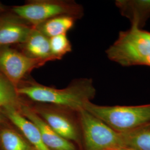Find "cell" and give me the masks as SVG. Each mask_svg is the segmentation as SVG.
I'll list each match as a JSON object with an SVG mask.
<instances>
[{
  "label": "cell",
  "instance_id": "6da1fadb",
  "mask_svg": "<svg viewBox=\"0 0 150 150\" xmlns=\"http://www.w3.org/2000/svg\"><path fill=\"white\" fill-rule=\"evenodd\" d=\"M16 92L18 95L27 97L32 101L51 103L78 112L96 95L93 81L87 78L77 79L63 89L29 82L17 87Z\"/></svg>",
  "mask_w": 150,
  "mask_h": 150
},
{
  "label": "cell",
  "instance_id": "7a4b0ae2",
  "mask_svg": "<svg viewBox=\"0 0 150 150\" xmlns=\"http://www.w3.org/2000/svg\"><path fill=\"white\" fill-rule=\"evenodd\" d=\"M106 54L110 60L123 67H150V32L134 27L120 31Z\"/></svg>",
  "mask_w": 150,
  "mask_h": 150
},
{
  "label": "cell",
  "instance_id": "3957f363",
  "mask_svg": "<svg viewBox=\"0 0 150 150\" xmlns=\"http://www.w3.org/2000/svg\"><path fill=\"white\" fill-rule=\"evenodd\" d=\"M84 109L118 132H125L150 122V104L139 106H100L90 101Z\"/></svg>",
  "mask_w": 150,
  "mask_h": 150
},
{
  "label": "cell",
  "instance_id": "277c9868",
  "mask_svg": "<svg viewBox=\"0 0 150 150\" xmlns=\"http://www.w3.org/2000/svg\"><path fill=\"white\" fill-rule=\"evenodd\" d=\"M12 11L20 18L31 23L32 27L57 16L69 15L80 18L83 13L82 7L75 2L56 0L33 1L14 6Z\"/></svg>",
  "mask_w": 150,
  "mask_h": 150
},
{
  "label": "cell",
  "instance_id": "5b68a950",
  "mask_svg": "<svg viewBox=\"0 0 150 150\" xmlns=\"http://www.w3.org/2000/svg\"><path fill=\"white\" fill-rule=\"evenodd\" d=\"M79 113L86 150H118L123 147L120 132L85 109Z\"/></svg>",
  "mask_w": 150,
  "mask_h": 150
},
{
  "label": "cell",
  "instance_id": "8992f818",
  "mask_svg": "<svg viewBox=\"0 0 150 150\" xmlns=\"http://www.w3.org/2000/svg\"><path fill=\"white\" fill-rule=\"evenodd\" d=\"M47 62V60L30 57L11 48L0 51V71L16 88L28 73Z\"/></svg>",
  "mask_w": 150,
  "mask_h": 150
},
{
  "label": "cell",
  "instance_id": "52a82bcc",
  "mask_svg": "<svg viewBox=\"0 0 150 150\" xmlns=\"http://www.w3.org/2000/svg\"><path fill=\"white\" fill-rule=\"evenodd\" d=\"M20 112L38 127L44 144L50 150H76L74 145L61 137L51 129L36 112L26 105H22Z\"/></svg>",
  "mask_w": 150,
  "mask_h": 150
},
{
  "label": "cell",
  "instance_id": "ba28073f",
  "mask_svg": "<svg viewBox=\"0 0 150 150\" xmlns=\"http://www.w3.org/2000/svg\"><path fill=\"white\" fill-rule=\"evenodd\" d=\"M4 113L12 123L25 136L34 150H50L43 143L42 137L37 126L25 117L16 106H8L4 108Z\"/></svg>",
  "mask_w": 150,
  "mask_h": 150
},
{
  "label": "cell",
  "instance_id": "9c48e42d",
  "mask_svg": "<svg viewBox=\"0 0 150 150\" xmlns=\"http://www.w3.org/2000/svg\"><path fill=\"white\" fill-rule=\"evenodd\" d=\"M57 134L68 141L78 139V134L75 123L64 113L48 108L34 110Z\"/></svg>",
  "mask_w": 150,
  "mask_h": 150
},
{
  "label": "cell",
  "instance_id": "30bf717a",
  "mask_svg": "<svg viewBox=\"0 0 150 150\" xmlns=\"http://www.w3.org/2000/svg\"><path fill=\"white\" fill-rule=\"evenodd\" d=\"M115 4L131 27L142 29L150 18V0H116Z\"/></svg>",
  "mask_w": 150,
  "mask_h": 150
},
{
  "label": "cell",
  "instance_id": "8fae6325",
  "mask_svg": "<svg viewBox=\"0 0 150 150\" xmlns=\"http://www.w3.org/2000/svg\"><path fill=\"white\" fill-rule=\"evenodd\" d=\"M33 27L10 18H0V47L26 42Z\"/></svg>",
  "mask_w": 150,
  "mask_h": 150
},
{
  "label": "cell",
  "instance_id": "7c38bea8",
  "mask_svg": "<svg viewBox=\"0 0 150 150\" xmlns=\"http://www.w3.org/2000/svg\"><path fill=\"white\" fill-rule=\"evenodd\" d=\"M23 46V54L30 57L48 61L56 60L51 52L49 38L35 27H33Z\"/></svg>",
  "mask_w": 150,
  "mask_h": 150
},
{
  "label": "cell",
  "instance_id": "4fadbf2b",
  "mask_svg": "<svg viewBox=\"0 0 150 150\" xmlns=\"http://www.w3.org/2000/svg\"><path fill=\"white\" fill-rule=\"evenodd\" d=\"M120 134L123 147L134 150H150V122Z\"/></svg>",
  "mask_w": 150,
  "mask_h": 150
},
{
  "label": "cell",
  "instance_id": "5bb4252c",
  "mask_svg": "<svg viewBox=\"0 0 150 150\" xmlns=\"http://www.w3.org/2000/svg\"><path fill=\"white\" fill-rule=\"evenodd\" d=\"M76 17L69 15L59 16L51 18L35 27L47 38H50L62 34L74 26Z\"/></svg>",
  "mask_w": 150,
  "mask_h": 150
},
{
  "label": "cell",
  "instance_id": "9a60e30c",
  "mask_svg": "<svg viewBox=\"0 0 150 150\" xmlns=\"http://www.w3.org/2000/svg\"><path fill=\"white\" fill-rule=\"evenodd\" d=\"M0 145L3 150H32L27 141L11 129H3L0 131Z\"/></svg>",
  "mask_w": 150,
  "mask_h": 150
},
{
  "label": "cell",
  "instance_id": "2e32d148",
  "mask_svg": "<svg viewBox=\"0 0 150 150\" xmlns=\"http://www.w3.org/2000/svg\"><path fill=\"white\" fill-rule=\"evenodd\" d=\"M18 96L16 88L2 74H0V107L16 106Z\"/></svg>",
  "mask_w": 150,
  "mask_h": 150
},
{
  "label": "cell",
  "instance_id": "e0dca14e",
  "mask_svg": "<svg viewBox=\"0 0 150 150\" xmlns=\"http://www.w3.org/2000/svg\"><path fill=\"white\" fill-rule=\"evenodd\" d=\"M51 54L56 60L61 59L72 51V46L66 34L49 38Z\"/></svg>",
  "mask_w": 150,
  "mask_h": 150
},
{
  "label": "cell",
  "instance_id": "ac0fdd59",
  "mask_svg": "<svg viewBox=\"0 0 150 150\" xmlns=\"http://www.w3.org/2000/svg\"><path fill=\"white\" fill-rule=\"evenodd\" d=\"M117 150H132V149H128V148H125V147H122V148H121L120 149Z\"/></svg>",
  "mask_w": 150,
  "mask_h": 150
},
{
  "label": "cell",
  "instance_id": "d6986e66",
  "mask_svg": "<svg viewBox=\"0 0 150 150\" xmlns=\"http://www.w3.org/2000/svg\"><path fill=\"white\" fill-rule=\"evenodd\" d=\"M2 120H3V119H2V117H1V115H0V122H1L2 121Z\"/></svg>",
  "mask_w": 150,
  "mask_h": 150
},
{
  "label": "cell",
  "instance_id": "ffe728a7",
  "mask_svg": "<svg viewBox=\"0 0 150 150\" xmlns=\"http://www.w3.org/2000/svg\"><path fill=\"white\" fill-rule=\"evenodd\" d=\"M2 11V7H1V6H0V12H1Z\"/></svg>",
  "mask_w": 150,
  "mask_h": 150
},
{
  "label": "cell",
  "instance_id": "44dd1931",
  "mask_svg": "<svg viewBox=\"0 0 150 150\" xmlns=\"http://www.w3.org/2000/svg\"></svg>",
  "mask_w": 150,
  "mask_h": 150
},
{
  "label": "cell",
  "instance_id": "7402d4cb",
  "mask_svg": "<svg viewBox=\"0 0 150 150\" xmlns=\"http://www.w3.org/2000/svg\"></svg>",
  "mask_w": 150,
  "mask_h": 150
}]
</instances>
